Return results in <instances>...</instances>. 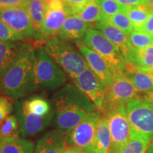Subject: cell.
<instances>
[{"instance_id": "4fadbf2b", "label": "cell", "mask_w": 153, "mask_h": 153, "mask_svg": "<svg viewBox=\"0 0 153 153\" xmlns=\"http://www.w3.org/2000/svg\"><path fill=\"white\" fill-rule=\"evenodd\" d=\"M72 80L76 87L95 105L96 108L101 111L104 103L105 88L91 69L87 68Z\"/></svg>"}, {"instance_id": "1f68e13d", "label": "cell", "mask_w": 153, "mask_h": 153, "mask_svg": "<svg viewBox=\"0 0 153 153\" xmlns=\"http://www.w3.org/2000/svg\"><path fill=\"white\" fill-rule=\"evenodd\" d=\"M13 111L12 104L7 97H0V126Z\"/></svg>"}, {"instance_id": "f35d334b", "label": "cell", "mask_w": 153, "mask_h": 153, "mask_svg": "<svg viewBox=\"0 0 153 153\" xmlns=\"http://www.w3.org/2000/svg\"><path fill=\"white\" fill-rule=\"evenodd\" d=\"M143 3H144L143 6L150 9L151 11H153V0H143Z\"/></svg>"}, {"instance_id": "d4e9b609", "label": "cell", "mask_w": 153, "mask_h": 153, "mask_svg": "<svg viewBox=\"0 0 153 153\" xmlns=\"http://www.w3.org/2000/svg\"><path fill=\"white\" fill-rule=\"evenodd\" d=\"M124 11L131 20L134 29L135 30H142L149 14L153 11H151L145 6H138L126 7Z\"/></svg>"}, {"instance_id": "7a4b0ae2", "label": "cell", "mask_w": 153, "mask_h": 153, "mask_svg": "<svg viewBox=\"0 0 153 153\" xmlns=\"http://www.w3.org/2000/svg\"><path fill=\"white\" fill-rule=\"evenodd\" d=\"M36 48L33 44L24 43L20 52L0 78V89L8 98L19 99L38 89Z\"/></svg>"}, {"instance_id": "7402d4cb", "label": "cell", "mask_w": 153, "mask_h": 153, "mask_svg": "<svg viewBox=\"0 0 153 153\" xmlns=\"http://www.w3.org/2000/svg\"><path fill=\"white\" fill-rule=\"evenodd\" d=\"M24 43L0 42V78L17 56Z\"/></svg>"}, {"instance_id": "7bdbcfd3", "label": "cell", "mask_w": 153, "mask_h": 153, "mask_svg": "<svg viewBox=\"0 0 153 153\" xmlns=\"http://www.w3.org/2000/svg\"><path fill=\"white\" fill-rule=\"evenodd\" d=\"M1 135H0V153H1Z\"/></svg>"}, {"instance_id": "ab89813d", "label": "cell", "mask_w": 153, "mask_h": 153, "mask_svg": "<svg viewBox=\"0 0 153 153\" xmlns=\"http://www.w3.org/2000/svg\"><path fill=\"white\" fill-rule=\"evenodd\" d=\"M147 153H153V139L152 140V142H151L150 145H149L148 147V152Z\"/></svg>"}, {"instance_id": "5b68a950", "label": "cell", "mask_w": 153, "mask_h": 153, "mask_svg": "<svg viewBox=\"0 0 153 153\" xmlns=\"http://www.w3.org/2000/svg\"><path fill=\"white\" fill-rule=\"evenodd\" d=\"M81 43L101 55L109 67L113 75L125 73L128 65L120 50L103 34L94 28H89Z\"/></svg>"}, {"instance_id": "52a82bcc", "label": "cell", "mask_w": 153, "mask_h": 153, "mask_svg": "<svg viewBox=\"0 0 153 153\" xmlns=\"http://www.w3.org/2000/svg\"><path fill=\"white\" fill-rule=\"evenodd\" d=\"M35 72L38 89L55 90L62 87L67 82L65 72L57 65L42 46L36 48Z\"/></svg>"}, {"instance_id": "d6a6232c", "label": "cell", "mask_w": 153, "mask_h": 153, "mask_svg": "<svg viewBox=\"0 0 153 153\" xmlns=\"http://www.w3.org/2000/svg\"><path fill=\"white\" fill-rule=\"evenodd\" d=\"M71 14H77L89 0H63Z\"/></svg>"}, {"instance_id": "cb8c5ba5", "label": "cell", "mask_w": 153, "mask_h": 153, "mask_svg": "<svg viewBox=\"0 0 153 153\" xmlns=\"http://www.w3.org/2000/svg\"><path fill=\"white\" fill-rule=\"evenodd\" d=\"M77 15L83 22L91 26L96 23L104 22V17L96 0H89Z\"/></svg>"}, {"instance_id": "30bf717a", "label": "cell", "mask_w": 153, "mask_h": 153, "mask_svg": "<svg viewBox=\"0 0 153 153\" xmlns=\"http://www.w3.org/2000/svg\"><path fill=\"white\" fill-rule=\"evenodd\" d=\"M0 19L11 29L24 36L28 43L36 47L39 46V36L24 4L0 10Z\"/></svg>"}, {"instance_id": "f1b7e54d", "label": "cell", "mask_w": 153, "mask_h": 153, "mask_svg": "<svg viewBox=\"0 0 153 153\" xmlns=\"http://www.w3.org/2000/svg\"><path fill=\"white\" fill-rule=\"evenodd\" d=\"M150 141L141 138H131L126 145L116 153H146Z\"/></svg>"}, {"instance_id": "b9f144b4", "label": "cell", "mask_w": 153, "mask_h": 153, "mask_svg": "<svg viewBox=\"0 0 153 153\" xmlns=\"http://www.w3.org/2000/svg\"><path fill=\"white\" fill-rule=\"evenodd\" d=\"M44 1H45V3H48V2H50V1H54V0H44Z\"/></svg>"}, {"instance_id": "83f0119b", "label": "cell", "mask_w": 153, "mask_h": 153, "mask_svg": "<svg viewBox=\"0 0 153 153\" xmlns=\"http://www.w3.org/2000/svg\"><path fill=\"white\" fill-rule=\"evenodd\" d=\"M128 39L133 49H141L153 45V36L141 30H133Z\"/></svg>"}, {"instance_id": "3957f363", "label": "cell", "mask_w": 153, "mask_h": 153, "mask_svg": "<svg viewBox=\"0 0 153 153\" xmlns=\"http://www.w3.org/2000/svg\"><path fill=\"white\" fill-rule=\"evenodd\" d=\"M14 108L20 135L24 138L36 136L53 123L52 106L41 96H33L24 101H16Z\"/></svg>"}, {"instance_id": "9c48e42d", "label": "cell", "mask_w": 153, "mask_h": 153, "mask_svg": "<svg viewBox=\"0 0 153 153\" xmlns=\"http://www.w3.org/2000/svg\"><path fill=\"white\" fill-rule=\"evenodd\" d=\"M101 117L100 111L94 110L89 113L67 134V146L77 147L85 153H95L94 146L96 131Z\"/></svg>"}, {"instance_id": "5bb4252c", "label": "cell", "mask_w": 153, "mask_h": 153, "mask_svg": "<svg viewBox=\"0 0 153 153\" xmlns=\"http://www.w3.org/2000/svg\"><path fill=\"white\" fill-rule=\"evenodd\" d=\"M75 44L91 71L99 78L105 89L108 87L114 79V75L104 59L81 42H77Z\"/></svg>"}, {"instance_id": "d590c367", "label": "cell", "mask_w": 153, "mask_h": 153, "mask_svg": "<svg viewBox=\"0 0 153 153\" xmlns=\"http://www.w3.org/2000/svg\"><path fill=\"white\" fill-rule=\"evenodd\" d=\"M120 5L124 7H138L143 6V0H116Z\"/></svg>"}, {"instance_id": "d6986e66", "label": "cell", "mask_w": 153, "mask_h": 153, "mask_svg": "<svg viewBox=\"0 0 153 153\" xmlns=\"http://www.w3.org/2000/svg\"><path fill=\"white\" fill-rule=\"evenodd\" d=\"M24 5L29 15L34 29L39 36L38 43L39 46H41L40 45V37L46 11V3L44 0H26Z\"/></svg>"}, {"instance_id": "74e56055", "label": "cell", "mask_w": 153, "mask_h": 153, "mask_svg": "<svg viewBox=\"0 0 153 153\" xmlns=\"http://www.w3.org/2000/svg\"><path fill=\"white\" fill-rule=\"evenodd\" d=\"M143 97L153 106V90L150 91V92L145 94Z\"/></svg>"}, {"instance_id": "e575fe53", "label": "cell", "mask_w": 153, "mask_h": 153, "mask_svg": "<svg viewBox=\"0 0 153 153\" xmlns=\"http://www.w3.org/2000/svg\"><path fill=\"white\" fill-rule=\"evenodd\" d=\"M141 31H144L153 36V11H151L149 14L148 18Z\"/></svg>"}, {"instance_id": "2e32d148", "label": "cell", "mask_w": 153, "mask_h": 153, "mask_svg": "<svg viewBox=\"0 0 153 153\" xmlns=\"http://www.w3.org/2000/svg\"><path fill=\"white\" fill-rule=\"evenodd\" d=\"M91 27V25L83 22L77 14L69 15L57 36L74 43L82 42L86 32Z\"/></svg>"}, {"instance_id": "ba28073f", "label": "cell", "mask_w": 153, "mask_h": 153, "mask_svg": "<svg viewBox=\"0 0 153 153\" xmlns=\"http://www.w3.org/2000/svg\"><path fill=\"white\" fill-rule=\"evenodd\" d=\"M139 92L131 80L124 74L114 76L111 84L105 89L104 103L101 114L106 116L108 113L128 101L139 97Z\"/></svg>"}, {"instance_id": "4316f807", "label": "cell", "mask_w": 153, "mask_h": 153, "mask_svg": "<svg viewBox=\"0 0 153 153\" xmlns=\"http://www.w3.org/2000/svg\"><path fill=\"white\" fill-rule=\"evenodd\" d=\"M104 22L108 23L118 28L127 36H128L133 30V25L125 11L117 13L111 16L106 18Z\"/></svg>"}, {"instance_id": "ffe728a7", "label": "cell", "mask_w": 153, "mask_h": 153, "mask_svg": "<svg viewBox=\"0 0 153 153\" xmlns=\"http://www.w3.org/2000/svg\"><path fill=\"white\" fill-rule=\"evenodd\" d=\"M111 145V136L108 121L105 116L99 119L94 140L95 153H108Z\"/></svg>"}, {"instance_id": "8fae6325", "label": "cell", "mask_w": 153, "mask_h": 153, "mask_svg": "<svg viewBox=\"0 0 153 153\" xmlns=\"http://www.w3.org/2000/svg\"><path fill=\"white\" fill-rule=\"evenodd\" d=\"M104 116L108 121L111 136V145L108 153H116L131 138L126 105L118 107Z\"/></svg>"}, {"instance_id": "603a6c76", "label": "cell", "mask_w": 153, "mask_h": 153, "mask_svg": "<svg viewBox=\"0 0 153 153\" xmlns=\"http://www.w3.org/2000/svg\"><path fill=\"white\" fill-rule=\"evenodd\" d=\"M129 65L143 71L153 68V45L141 49H133Z\"/></svg>"}, {"instance_id": "e0dca14e", "label": "cell", "mask_w": 153, "mask_h": 153, "mask_svg": "<svg viewBox=\"0 0 153 153\" xmlns=\"http://www.w3.org/2000/svg\"><path fill=\"white\" fill-rule=\"evenodd\" d=\"M66 147V138L62 134L49 131L37 141L35 153H61Z\"/></svg>"}, {"instance_id": "4dcf8cb0", "label": "cell", "mask_w": 153, "mask_h": 153, "mask_svg": "<svg viewBox=\"0 0 153 153\" xmlns=\"http://www.w3.org/2000/svg\"><path fill=\"white\" fill-rule=\"evenodd\" d=\"M0 41L14 42L26 41V38L14 30L0 19Z\"/></svg>"}, {"instance_id": "8d00e7d4", "label": "cell", "mask_w": 153, "mask_h": 153, "mask_svg": "<svg viewBox=\"0 0 153 153\" xmlns=\"http://www.w3.org/2000/svg\"><path fill=\"white\" fill-rule=\"evenodd\" d=\"M61 153H85L81 148L74 146H67Z\"/></svg>"}, {"instance_id": "9a60e30c", "label": "cell", "mask_w": 153, "mask_h": 153, "mask_svg": "<svg viewBox=\"0 0 153 153\" xmlns=\"http://www.w3.org/2000/svg\"><path fill=\"white\" fill-rule=\"evenodd\" d=\"M91 27L100 30L111 43H114L120 50L126 62L129 65L130 57L133 53V48L130 43L128 36L106 22L96 23L91 26Z\"/></svg>"}, {"instance_id": "8992f818", "label": "cell", "mask_w": 153, "mask_h": 153, "mask_svg": "<svg viewBox=\"0 0 153 153\" xmlns=\"http://www.w3.org/2000/svg\"><path fill=\"white\" fill-rule=\"evenodd\" d=\"M131 138L150 141L153 138V106L143 97H137L126 104Z\"/></svg>"}, {"instance_id": "f546056e", "label": "cell", "mask_w": 153, "mask_h": 153, "mask_svg": "<svg viewBox=\"0 0 153 153\" xmlns=\"http://www.w3.org/2000/svg\"><path fill=\"white\" fill-rule=\"evenodd\" d=\"M102 12L104 20L117 13L125 11L126 7L120 5L116 0H96Z\"/></svg>"}, {"instance_id": "6da1fadb", "label": "cell", "mask_w": 153, "mask_h": 153, "mask_svg": "<svg viewBox=\"0 0 153 153\" xmlns=\"http://www.w3.org/2000/svg\"><path fill=\"white\" fill-rule=\"evenodd\" d=\"M53 124L57 131L68 134L87 115L96 110L95 105L76 85H64L55 91L51 100Z\"/></svg>"}, {"instance_id": "484cf974", "label": "cell", "mask_w": 153, "mask_h": 153, "mask_svg": "<svg viewBox=\"0 0 153 153\" xmlns=\"http://www.w3.org/2000/svg\"><path fill=\"white\" fill-rule=\"evenodd\" d=\"M0 135L3 137L16 138L20 135V128L16 115H9L0 126Z\"/></svg>"}, {"instance_id": "ac0fdd59", "label": "cell", "mask_w": 153, "mask_h": 153, "mask_svg": "<svg viewBox=\"0 0 153 153\" xmlns=\"http://www.w3.org/2000/svg\"><path fill=\"white\" fill-rule=\"evenodd\" d=\"M124 75L131 80L139 93L146 94L153 90V75L143 71L132 65L126 67Z\"/></svg>"}, {"instance_id": "60d3db41", "label": "cell", "mask_w": 153, "mask_h": 153, "mask_svg": "<svg viewBox=\"0 0 153 153\" xmlns=\"http://www.w3.org/2000/svg\"><path fill=\"white\" fill-rule=\"evenodd\" d=\"M146 72H150V74H152V75H153V68H151V69H150V70H148V71H146Z\"/></svg>"}, {"instance_id": "7c38bea8", "label": "cell", "mask_w": 153, "mask_h": 153, "mask_svg": "<svg viewBox=\"0 0 153 153\" xmlns=\"http://www.w3.org/2000/svg\"><path fill=\"white\" fill-rule=\"evenodd\" d=\"M69 15L70 11L63 0H54L46 4V11L40 37L41 46L50 38L57 36Z\"/></svg>"}, {"instance_id": "836d02e7", "label": "cell", "mask_w": 153, "mask_h": 153, "mask_svg": "<svg viewBox=\"0 0 153 153\" xmlns=\"http://www.w3.org/2000/svg\"><path fill=\"white\" fill-rule=\"evenodd\" d=\"M26 0H0V10L24 4Z\"/></svg>"}, {"instance_id": "44dd1931", "label": "cell", "mask_w": 153, "mask_h": 153, "mask_svg": "<svg viewBox=\"0 0 153 153\" xmlns=\"http://www.w3.org/2000/svg\"><path fill=\"white\" fill-rule=\"evenodd\" d=\"M35 149L33 141L24 137L1 138V153H35Z\"/></svg>"}, {"instance_id": "277c9868", "label": "cell", "mask_w": 153, "mask_h": 153, "mask_svg": "<svg viewBox=\"0 0 153 153\" xmlns=\"http://www.w3.org/2000/svg\"><path fill=\"white\" fill-rule=\"evenodd\" d=\"M43 49L55 62L60 65L71 79L89 68L79 51L68 41L55 36L48 39Z\"/></svg>"}]
</instances>
